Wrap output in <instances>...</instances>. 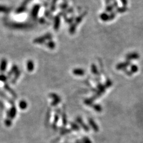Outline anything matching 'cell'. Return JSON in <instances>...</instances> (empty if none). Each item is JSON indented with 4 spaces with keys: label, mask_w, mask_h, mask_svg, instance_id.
Instances as JSON below:
<instances>
[{
    "label": "cell",
    "mask_w": 143,
    "mask_h": 143,
    "mask_svg": "<svg viewBox=\"0 0 143 143\" xmlns=\"http://www.w3.org/2000/svg\"><path fill=\"white\" fill-rule=\"evenodd\" d=\"M8 25L12 28L19 29H27V28H29L31 26L30 24L25 23H11Z\"/></svg>",
    "instance_id": "obj_1"
},
{
    "label": "cell",
    "mask_w": 143,
    "mask_h": 143,
    "mask_svg": "<svg viewBox=\"0 0 143 143\" xmlns=\"http://www.w3.org/2000/svg\"><path fill=\"white\" fill-rule=\"evenodd\" d=\"M41 6L40 4H35V5L32 7L31 11V16L32 18L34 20H36L38 17V15Z\"/></svg>",
    "instance_id": "obj_2"
},
{
    "label": "cell",
    "mask_w": 143,
    "mask_h": 143,
    "mask_svg": "<svg viewBox=\"0 0 143 143\" xmlns=\"http://www.w3.org/2000/svg\"><path fill=\"white\" fill-rule=\"evenodd\" d=\"M7 65H8V62L5 58H3L1 61L0 63V71L2 73L5 72L6 71Z\"/></svg>",
    "instance_id": "obj_3"
},
{
    "label": "cell",
    "mask_w": 143,
    "mask_h": 143,
    "mask_svg": "<svg viewBox=\"0 0 143 143\" xmlns=\"http://www.w3.org/2000/svg\"><path fill=\"white\" fill-rule=\"evenodd\" d=\"M139 56L138 55V54L137 53H132L128 54V55L126 56V58L128 59V60H133V59H137L139 58Z\"/></svg>",
    "instance_id": "obj_4"
},
{
    "label": "cell",
    "mask_w": 143,
    "mask_h": 143,
    "mask_svg": "<svg viewBox=\"0 0 143 143\" xmlns=\"http://www.w3.org/2000/svg\"><path fill=\"white\" fill-rule=\"evenodd\" d=\"M17 114V109L15 107H12L9 111V116L11 119H14Z\"/></svg>",
    "instance_id": "obj_5"
},
{
    "label": "cell",
    "mask_w": 143,
    "mask_h": 143,
    "mask_svg": "<svg viewBox=\"0 0 143 143\" xmlns=\"http://www.w3.org/2000/svg\"><path fill=\"white\" fill-rule=\"evenodd\" d=\"M27 69L29 72H32L35 69V64L32 60H29L27 63Z\"/></svg>",
    "instance_id": "obj_6"
},
{
    "label": "cell",
    "mask_w": 143,
    "mask_h": 143,
    "mask_svg": "<svg viewBox=\"0 0 143 143\" xmlns=\"http://www.w3.org/2000/svg\"><path fill=\"white\" fill-rule=\"evenodd\" d=\"M46 40L44 36H40L35 38L34 40V43L36 44H43Z\"/></svg>",
    "instance_id": "obj_7"
},
{
    "label": "cell",
    "mask_w": 143,
    "mask_h": 143,
    "mask_svg": "<svg viewBox=\"0 0 143 143\" xmlns=\"http://www.w3.org/2000/svg\"><path fill=\"white\" fill-rule=\"evenodd\" d=\"M60 25V18L58 15L56 16L54 19V29L57 30L59 28Z\"/></svg>",
    "instance_id": "obj_8"
},
{
    "label": "cell",
    "mask_w": 143,
    "mask_h": 143,
    "mask_svg": "<svg viewBox=\"0 0 143 143\" xmlns=\"http://www.w3.org/2000/svg\"><path fill=\"white\" fill-rule=\"evenodd\" d=\"M19 107L21 110H23L26 109L28 107V104L26 101L23 100L20 101L19 104Z\"/></svg>",
    "instance_id": "obj_9"
},
{
    "label": "cell",
    "mask_w": 143,
    "mask_h": 143,
    "mask_svg": "<svg viewBox=\"0 0 143 143\" xmlns=\"http://www.w3.org/2000/svg\"><path fill=\"white\" fill-rule=\"evenodd\" d=\"M11 11V9L8 7L3 5H0V12L4 13H9Z\"/></svg>",
    "instance_id": "obj_10"
},
{
    "label": "cell",
    "mask_w": 143,
    "mask_h": 143,
    "mask_svg": "<svg viewBox=\"0 0 143 143\" xmlns=\"http://www.w3.org/2000/svg\"><path fill=\"white\" fill-rule=\"evenodd\" d=\"M100 18L104 21H107L109 20V15L107 13H103L100 15Z\"/></svg>",
    "instance_id": "obj_11"
},
{
    "label": "cell",
    "mask_w": 143,
    "mask_h": 143,
    "mask_svg": "<svg viewBox=\"0 0 143 143\" xmlns=\"http://www.w3.org/2000/svg\"><path fill=\"white\" fill-rule=\"evenodd\" d=\"M46 46H47L50 49H54L55 47L56 44L54 42L51 40H49L47 43Z\"/></svg>",
    "instance_id": "obj_12"
},
{
    "label": "cell",
    "mask_w": 143,
    "mask_h": 143,
    "mask_svg": "<svg viewBox=\"0 0 143 143\" xmlns=\"http://www.w3.org/2000/svg\"><path fill=\"white\" fill-rule=\"evenodd\" d=\"M25 10H26V6L21 5L20 7H19L18 9H17V10L15 11V13L17 14L21 13L24 11H25Z\"/></svg>",
    "instance_id": "obj_13"
},
{
    "label": "cell",
    "mask_w": 143,
    "mask_h": 143,
    "mask_svg": "<svg viewBox=\"0 0 143 143\" xmlns=\"http://www.w3.org/2000/svg\"><path fill=\"white\" fill-rule=\"evenodd\" d=\"M73 73L74 74L77 75H82L84 74V71L82 69H74L73 71Z\"/></svg>",
    "instance_id": "obj_14"
},
{
    "label": "cell",
    "mask_w": 143,
    "mask_h": 143,
    "mask_svg": "<svg viewBox=\"0 0 143 143\" xmlns=\"http://www.w3.org/2000/svg\"><path fill=\"white\" fill-rule=\"evenodd\" d=\"M128 63H129V62H127L126 63H121L120 64H119L117 65V68L118 69H123V68H124L125 67L128 66Z\"/></svg>",
    "instance_id": "obj_15"
},
{
    "label": "cell",
    "mask_w": 143,
    "mask_h": 143,
    "mask_svg": "<svg viewBox=\"0 0 143 143\" xmlns=\"http://www.w3.org/2000/svg\"><path fill=\"white\" fill-rule=\"evenodd\" d=\"M7 79H8V77H7V76H5V75L0 74V81L5 82L6 81Z\"/></svg>",
    "instance_id": "obj_16"
},
{
    "label": "cell",
    "mask_w": 143,
    "mask_h": 143,
    "mask_svg": "<svg viewBox=\"0 0 143 143\" xmlns=\"http://www.w3.org/2000/svg\"><path fill=\"white\" fill-rule=\"evenodd\" d=\"M126 10H127V8L125 6H123V7H122V8H119L117 9V11H118V12H120V13L124 12H125Z\"/></svg>",
    "instance_id": "obj_17"
},
{
    "label": "cell",
    "mask_w": 143,
    "mask_h": 143,
    "mask_svg": "<svg viewBox=\"0 0 143 143\" xmlns=\"http://www.w3.org/2000/svg\"><path fill=\"white\" fill-rule=\"evenodd\" d=\"M5 123L6 126L9 127L11 125L12 121L10 119H6L5 121Z\"/></svg>",
    "instance_id": "obj_18"
},
{
    "label": "cell",
    "mask_w": 143,
    "mask_h": 143,
    "mask_svg": "<svg viewBox=\"0 0 143 143\" xmlns=\"http://www.w3.org/2000/svg\"><path fill=\"white\" fill-rule=\"evenodd\" d=\"M131 70L133 72H136L138 71V67L136 65H132L131 67Z\"/></svg>",
    "instance_id": "obj_19"
},
{
    "label": "cell",
    "mask_w": 143,
    "mask_h": 143,
    "mask_svg": "<svg viewBox=\"0 0 143 143\" xmlns=\"http://www.w3.org/2000/svg\"><path fill=\"white\" fill-rule=\"evenodd\" d=\"M32 1V0H25L24 1H23V2L22 4L21 5H23V6H26L27 4L29 3L30 2H31Z\"/></svg>",
    "instance_id": "obj_20"
},
{
    "label": "cell",
    "mask_w": 143,
    "mask_h": 143,
    "mask_svg": "<svg viewBox=\"0 0 143 143\" xmlns=\"http://www.w3.org/2000/svg\"><path fill=\"white\" fill-rule=\"evenodd\" d=\"M115 16H116L115 13H112L111 15H109V20H111L112 19H113L115 18Z\"/></svg>",
    "instance_id": "obj_21"
},
{
    "label": "cell",
    "mask_w": 143,
    "mask_h": 143,
    "mask_svg": "<svg viewBox=\"0 0 143 143\" xmlns=\"http://www.w3.org/2000/svg\"><path fill=\"white\" fill-rule=\"evenodd\" d=\"M39 21L40 23H41V24H44V23H45L46 20H45V19H44V18L41 17L39 19Z\"/></svg>",
    "instance_id": "obj_22"
},
{
    "label": "cell",
    "mask_w": 143,
    "mask_h": 143,
    "mask_svg": "<svg viewBox=\"0 0 143 143\" xmlns=\"http://www.w3.org/2000/svg\"><path fill=\"white\" fill-rule=\"evenodd\" d=\"M112 9H113V6H112V5H109V6H108L107 7V11L108 12H111Z\"/></svg>",
    "instance_id": "obj_23"
},
{
    "label": "cell",
    "mask_w": 143,
    "mask_h": 143,
    "mask_svg": "<svg viewBox=\"0 0 143 143\" xmlns=\"http://www.w3.org/2000/svg\"><path fill=\"white\" fill-rule=\"evenodd\" d=\"M121 3H123V5H124V6H125L126 5H127V4H128V1L127 0H120Z\"/></svg>",
    "instance_id": "obj_24"
},
{
    "label": "cell",
    "mask_w": 143,
    "mask_h": 143,
    "mask_svg": "<svg viewBox=\"0 0 143 143\" xmlns=\"http://www.w3.org/2000/svg\"><path fill=\"white\" fill-rule=\"evenodd\" d=\"M109 1H111V0H109Z\"/></svg>",
    "instance_id": "obj_25"
}]
</instances>
